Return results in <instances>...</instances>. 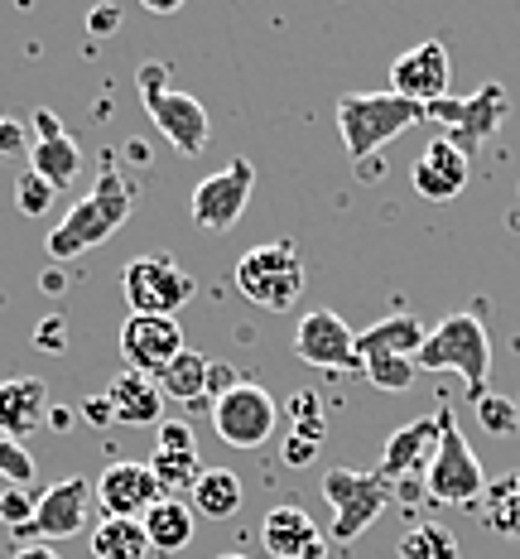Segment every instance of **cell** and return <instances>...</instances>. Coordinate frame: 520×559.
Wrapping results in <instances>:
<instances>
[{"mask_svg": "<svg viewBox=\"0 0 520 559\" xmlns=\"http://www.w3.org/2000/svg\"><path fill=\"white\" fill-rule=\"evenodd\" d=\"M131 213H135V183L125 179L116 165H107L101 169V179H97V189H92L87 198H77V203L58 217V227L49 231L44 251H49L53 265L77 261V255L97 251L101 241H111L116 231L125 227V217Z\"/></svg>", "mask_w": 520, "mask_h": 559, "instance_id": "obj_1", "label": "cell"}, {"mask_svg": "<svg viewBox=\"0 0 520 559\" xmlns=\"http://www.w3.org/2000/svg\"><path fill=\"white\" fill-rule=\"evenodd\" d=\"M420 121H430V111L396 97V92H347L338 102V131H342V145H347V155H352V165H366L386 140L404 135Z\"/></svg>", "mask_w": 520, "mask_h": 559, "instance_id": "obj_2", "label": "cell"}, {"mask_svg": "<svg viewBox=\"0 0 520 559\" xmlns=\"http://www.w3.org/2000/svg\"><path fill=\"white\" fill-rule=\"evenodd\" d=\"M414 367L420 371H458L468 381V391L487 395V377H492V337L482 329L477 313H454L438 329L424 337V347L414 353Z\"/></svg>", "mask_w": 520, "mask_h": 559, "instance_id": "obj_3", "label": "cell"}, {"mask_svg": "<svg viewBox=\"0 0 520 559\" xmlns=\"http://www.w3.org/2000/svg\"><path fill=\"white\" fill-rule=\"evenodd\" d=\"M135 87H141V102H145L149 121H155V131L165 135L183 159L203 155L207 140H213V121H207L203 102L189 97V92H173L165 63H145L141 73H135Z\"/></svg>", "mask_w": 520, "mask_h": 559, "instance_id": "obj_4", "label": "cell"}, {"mask_svg": "<svg viewBox=\"0 0 520 559\" xmlns=\"http://www.w3.org/2000/svg\"><path fill=\"white\" fill-rule=\"evenodd\" d=\"M304 255L294 241H261L237 261V289L265 313H285L304 295Z\"/></svg>", "mask_w": 520, "mask_h": 559, "instance_id": "obj_5", "label": "cell"}, {"mask_svg": "<svg viewBox=\"0 0 520 559\" xmlns=\"http://www.w3.org/2000/svg\"><path fill=\"white\" fill-rule=\"evenodd\" d=\"M438 419H444V435H438V449H434V463L424 473V497L430 502H444V507H477L482 492H487V477H482V463L472 444L462 439V429L454 425V411L438 405Z\"/></svg>", "mask_w": 520, "mask_h": 559, "instance_id": "obj_6", "label": "cell"}, {"mask_svg": "<svg viewBox=\"0 0 520 559\" xmlns=\"http://www.w3.org/2000/svg\"><path fill=\"white\" fill-rule=\"evenodd\" d=\"M323 497H328V507H332V540L352 545L362 531L376 526L380 511L396 502V487H390L376 468L372 473L328 468L323 473Z\"/></svg>", "mask_w": 520, "mask_h": 559, "instance_id": "obj_7", "label": "cell"}, {"mask_svg": "<svg viewBox=\"0 0 520 559\" xmlns=\"http://www.w3.org/2000/svg\"><path fill=\"white\" fill-rule=\"evenodd\" d=\"M121 289L131 313H155V319H173L183 305L193 299V275L173 261L169 251H149L125 261L121 271Z\"/></svg>", "mask_w": 520, "mask_h": 559, "instance_id": "obj_8", "label": "cell"}, {"mask_svg": "<svg viewBox=\"0 0 520 559\" xmlns=\"http://www.w3.org/2000/svg\"><path fill=\"white\" fill-rule=\"evenodd\" d=\"M275 425H280V405H275V395L265 386H256V381H241L237 391H227L222 401H213V429L231 449L270 444Z\"/></svg>", "mask_w": 520, "mask_h": 559, "instance_id": "obj_9", "label": "cell"}, {"mask_svg": "<svg viewBox=\"0 0 520 559\" xmlns=\"http://www.w3.org/2000/svg\"><path fill=\"white\" fill-rule=\"evenodd\" d=\"M251 193H256V165L251 159H231L227 169L207 174V179L193 189L189 198V217L198 231H227L241 223V213H246Z\"/></svg>", "mask_w": 520, "mask_h": 559, "instance_id": "obj_10", "label": "cell"}, {"mask_svg": "<svg viewBox=\"0 0 520 559\" xmlns=\"http://www.w3.org/2000/svg\"><path fill=\"white\" fill-rule=\"evenodd\" d=\"M430 116L448 126V140H454L462 155H472V150H477L482 140H487L496 126L511 116V97H506L496 83H487V87H477V97H462V102L444 97V102H434Z\"/></svg>", "mask_w": 520, "mask_h": 559, "instance_id": "obj_11", "label": "cell"}, {"mask_svg": "<svg viewBox=\"0 0 520 559\" xmlns=\"http://www.w3.org/2000/svg\"><path fill=\"white\" fill-rule=\"evenodd\" d=\"M294 353L299 362L318 367V371H362L356 357V333L347 329L332 309H309L294 329Z\"/></svg>", "mask_w": 520, "mask_h": 559, "instance_id": "obj_12", "label": "cell"}, {"mask_svg": "<svg viewBox=\"0 0 520 559\" xmlns=\"http://www.w3.org/2000/svg\"><path fill=\"white\" fill-rule=\"evenodd\" d=\"M448 78H454V63H448V49L438 39L414 44V49H404L396 63H390V92L424 111L448 97Z\"/></svg>", "mask_w": 520, "mask_h": 559, "instance_id": "obj_13", "label": "cell"}, {"mask_svg": "<svg viewBox=\"0 0 520 559\" xmlns=\"http://www.w3.org/2000/svg\"><path fill=\"white\" fill-rule=\"evenodd\" d=\"M183 329L179 319H155V313H131V319L121 323V357L131 371H141V377L155 381L159 371H165L173 357L183 353Z\"/></svg>", "mask_w": 520, "mask_h": 559, "instance_id": "obj_14", "label": "cell"}, {"mask_svg": "<svg viewBox=\"0 0 520 559\" xmlns=\"http://www.w3.org/2000/svg\"><path fill=\"white\" fill-rule=\"evenodd\" d=\"M159 497L165 492H159L149 463H107V473L92 483V502L111 521H141Z\"/></svg>", "mask_w": 520, "mask_h": 559, "instance_id": "obj_15", "label": "cell"}, {"mask_svg": "<svg viewBox=\"0 0 520 559\" xmlns=\"http://www.w3.org/2000/svg\"><path fill=\"white\" fill-rule=\"evenodd\" d=\"M438 435H444V419L438 415H420V419H410V425H400L396 435L386 439V449H380L376 473L386 477L390 487H404L414 473H430Z\"/></svg>", "mask_w": 520, "mask_h": 559, "instance_id": "obj_16", "label": "cell"}, {"mask_svg": "<svg viewBox=\"0 0 520 559\" xmlns=\"http://www.w3.org/2000/svg\"><path fill=\"white\" fill-rule=\"evenodd\" d=\"M34 126H39V140H34V150H29V169L39 174L53 193L73 189V179L83 174V145L58 126V116L49 107L34 111Z\"/></svg>", "mask_w": 520, "mask_h": 559, "instance_id": "obj_17", "label": "cell"}, {"mask_svg": "<svg viewBox=\"0 0 520 559\" xmlns=\"http://www.w3.org/2000/svg\"><path fill=\"white\" fill-rule=\"evenodd\" d=\"M468 179H472V159L462 155L448 135L434 140V145H424L420 159H414V169H410L414 193L430 198V203H454V198L468 189Z\"/></svg>", "mask_w": 520, "mask_h": 559, "instance_id": "obj_18", "label": "cell"}, {"mask_svg": "<svg viewBox=\"0 0 520 559\" xmlns=\"http://www.w3.org/2000/svg\"><path fill=\"white\" fill-rule=\"evenodd\" d=\"M97 507L92 502V483L87 477H58L49 492L39 497L34 507V535L39 540H63V535H77L87 526V511Z\"/></svg>", "mask_w": 520, "mask_h": 559, "instance_id": "obj_19", "label": "cell"}, {"mask_svg": "<svg viewBox=\"0 0 520 559\" xmlns=\"http://www.w3.org/2000/svg\"><path fill=\"white\" fill-rule=\"evenodd\" d=\"M261 545L270 550V559H323V550H328V540L318 535L314 516H309L304 507H294V502L265 511Z\"/></svg>", "mask_w": 520, "mask_h": 559, "instance_id": "obj_20", "label": "cell"}, {"mask_svg": "<svg viewBox=\"0 0 520 559\" xmlns=\"http://www.w3.org/2000/svg\"><path fill=\"white\" fill-rule=\"evenodd\" d=\"M49 419V381L44 377H10L0 381V435L25 439Z\"/></svg>", "mask_w": 520, "mask_h": 559, "instance_id": "obj_21", "label": "cell"}, {"mask_svg": "<svg viewBox=\"0 0 520 559\" xmlns=\"http://www.w3.org/2000/svg\"><path fill=\"white\" fill-rule=\"evenodd\" d=\"M107 401H111L116 419L131 429L165 425V395H159V386L149 377H141V371H121V377L107 386Z\"/></svg>", "mask_w": 520, "mask_h": 559, "instance_id": "obj_22", "label": "cell"}, {"mask_svg": "<svg viewBox=\"0 0 520 559\" xmlns=\"http://www.w3.org/2000/svg\"><path fill=\"white\" fill-rule=\"evenodd\" d=\"M145 540L155 555H183L193 545V526H198V511L189 502H173V497H159L155 507L141 516Z\"/></svg>", "mask_w": 520, "mask_h": 559, "instance_id": "obj_23", "label": "cell"}, {"mask_svg": "<svg viewBox=\"0 0 520 559\" xmlns=\"http://www.w3.org/2000/svg\"><path fill=\"white\" fill-rule=\"evenodd\" d=\"M424 337H430V329L414 313H396V319H380L366 333H356V357L362 362H372V357H414L424 347Z\"/></svg>", "mask_w": 520, "mask_h": 559, "instance_id": "obj_24", "label": "cell"}, {"mask_svg": "<svg viewBox=\"0 0 520 559\" xmlns=\"http://www.w3.org/2000/svg\"><path fill=\"white\" fill-rule=\"evenodd\" d=\"M207 357L193 353V347H183L173 362L155 377V386L165 401H179V405H207Z\"/></svg>", "mask_w": 520, "mask_h": 559, "instance_id": "obj_25", "label": "cell"}, {"mask_svg": "<svg viewBox=\"0 0 520 559\" xmlns=\"http://www.w3.org/2000/svg\"><path fill=\"white\" fill-rule=\"evenodd\" d=\"M193 511L207 521H227V516H237L241 511V477L231 473V468H203V477L193 483Z\"/></svg>", "mask_w": 520, "mask_h": 559, "instance_id": "obj_26", "label": "cell"}, {"mask_svg": "<svg viewBox=\"0 0 520 559\" xmlns=\"http://www.w3.org/2000/svg\"><path fill=\"white\" fill-rule=\"evenodd\" d=\"M477 516L487 531L506 535V540H520V473H506V477H496V483H487V492H482V502H477Z\"/></svg>", "mask_w": 520, "mask_h": 559, "instance_id": "obj_27", "label": "cell"}, {"mask_svg": "<svg viewBox=\"0 0 520 559\" xmlns=\"http://www.w3.org/2000/svg\"><path fill=\"white\" fill-rule=\"evenodd\" d=\"M87 545H92V559H149L155 555L141 521H111V516L97 521Z\"/></svg>", "mask_w": 520, "mask_h": 559, "instance_id": "obj_28", "label": "cell"}, {"mask_svg": "<svg viewBox=\"0 0 520 559\" xmlns=\"http://www.w3.org/2000/svg\"><path fill=\"white\" fill-rule=\"evenodd\" d=\"M396 555L400 559H458V535L448 531V526H410L400 535V545H396Z\"/></svg>", "mask_w": 520, "mask_h": 559, "instance_id": "obj_29", "label": "cell"}, {"mask_svg": "<svg viewBox=\"0 0 520 559\" xmlns=\"http://www.w3.org/2000/svg\"><path fill=\"white\" fill-rule=\"evenodd\" d=\"M149 473H155V483H159L165 497L193 492V483L203 477L198 453H159V449H155V459H149Z\"/></svg>", "mask_w": 520, "mask_h": 559, "instance_id": "obj_30", "label": "cell"}, {"mask_svg": "<svg viewBox=\"0 0 520 559\" xmlns=\"http://www.w3.org/2000/svg\"><path fill=\"white\" fill-rule=\"evenodd\" d=\"M362 371L376 391H410L414 377H420L414 357H372V362H362Z\"/></svg>", "mask_w": 520, "mask_h": 559, "instance_id": "obj_31", "label": "cell"}, {"mask_svg": "<svg viewBox=\"0 0 520 559\" xmlns=\"http://www.w3.org/2000/svg\"><path fill=\"white\" fill-rule=\"evenodd\" d=\"M289 419H294V435L309 439V444H323V435H328V419H323V405L314 391L289 395Z\"/></svg>", "mask_w": 520, "mask_h": 559, "instance_id": "obj_32", "label": "cell"}, {"mask_svg": "<svg viewBox=\"0 0 520 559\" xmlns=\"http://www.w3.org/2000/svg\"><path fill=\"white\" fill-rule=\"evenodd\" d=\"M0 477H5L10 487H29L34 477H39L34 453L25 444H15V439H5V435H0Z\"/></svg>", "mask_w": 520, "mask_h": 559, "instance_id": "obj_33", "label": "cell"}, {"mask_svg": "<svg viewBox=\"0 0 520 559\" xmlns=\"http://www.w3.org/2000/svg\"><path fill=\"white\" fill-rule=\"evenodd\" d=\"M15 207H20L25 217H44V213L53 207V189H49V183H44L34 169H25V174L15 179Z\"/></svg>", "mask_w": 520, "mask_h": 559, "instance_id": "obj_34", "label": "cell"}, {"mask_svg": "<svg viewBox=\"0 0 520 559\" xmlns=\"http://www.w3.org/2000/svg\"><path fill=\"white\" fill-rule=\"evenodd\" d=\"M34 497H29V487H5V492H0V521H5L10 531H29L34 526Z\"/></svg>", "mask_w": 520, "mask_h": 559, "instance_id": "obj_35", "label": "cell"}, {"mask_svg": "<svg viewBox=\"0 0 520 559\" xmlns=\"http://www.w3.org/2000/svg\"><path fill=\"white\" fill-rule=\"evenodd\" d=\"M477 419H482V425H487V435H516V405L511 401H506V395H482V401H477Z\"/></svg>", "mask_w": 520, "mask_h": 559, "instance_id": "obj_36", "label": "cell"}, {"mask_svg": "<svg viewBox=\"0 0 520 559\" xmlns=\"http://www.w3.org/2000/svg\"><path fill=\"white\" fill-rule=\"evenodd\" d=\"M34 347H39V353H49V357H63L68 347H73V337H68V319H63V313H49V319L34 323Z\"/></svg>", "mask_w": 520, "mask_h": 559, "instance_id": "obj_37", "label": "cell"}, {"mask_svg": "<svg viewBox=\"0 0 520 559\" xmlns=\"http://www.w3.org/2000/svg\"><path fill=\"white\" fill-rule=\"evenodd\" d=\"M155 439H159V453H198V435H193L189 419H165L155 429Z\"/></svg>", "mask_w": 520, "mask_h": 559, "instance_id": "obj_38", "label": "cell"}, {"mask_svg": "<svg viewBox=\"0 0 520 559\" xmlns=\"http://www.w3.org/2000/svg\"><path fill=\"white\" fill-rule=\"evenodd\" d=\"M15 155H29V126L20 121H0V159H15Z\"/></svg>", "mask_w": 520, "mask_h": 559, "instance_id": "obj_39", "label": "cell"}, {"mask_svg": "<svg viewBox=\"0 0 520 559\" xmlns=\"http://www.w3.org/2000/svg\"><path fill=\"white\" fill-rule=\"evenodd\" d=\"M237 386H241L237 367H227V362H213V367H207V401H222V395L237 391Z\"/></svg>", "mask_w": 520, "mask_h": 559, "instance_id": "obj_40", "label": "cell"}, {"mask_svg": "<svg viewBox=\"0 0 520 559\" xmlns=\"http://www.w3.org/2000/svg\"><path fill=\"white\" fill-rule=\"evenodd\" d=\"M280 453H285V463H289V468H309V463H314V459H318V444H309V439L289 435Z\"/></svg>", "mask_w": 520, "mask_h": 559, "instance_id": "obj_41", "label": "cell"}, {"mask_svg": "<svg viewBox=\"0 0 520 559\" xmlns=\"http://www.w3.org/2000/svg\"><path fill=\"white\" fill-rule=\"evenodd\" d=\"M111 29H121V10H116V5H97L87 15V34H111Z\"/></svg>", "mask_w": 520, "mask_h": 559, "instance_id": "obj_42", "label": "cell"}, {"mask_svg": "<svg viewBox=\"0 0 520 559\" xmlns=\"http://www.w3.org/2000/svg\"><path fill=\"white\" fill-rule=\"evenodd\" d=\"M83 419H87V425H111V419H116V411H111V401H107V391H101V395H92V401H83Z\"/></svg>", "mask_w": 520, "mask_h": 559, "instance_id": "obj_43", "label": "cell"}, {"mask_svg": "<svg viewBox=\"0 0 520 559\" xmlns=\"http://www.w3.org/2000/svg\"><path fill=\"white\" fill-rule=\"evenodd\" d=\"M49 429L53 435H68V429H73V411H68V405H49Z\"/></svg>", "mask_w": 520, "mask_h": 559, "instance_id": "obj_44", "label": "cell"}, {"mask_svg": "<svg viewBox=\"0 0 520 559\" xmlns=\"http://www.w3.org/2000/svg\"><path fill=\"white\" fill-rule=\"evenodd\" d=\"M39 285H44V295H63L68 275H63V271H58V265H49V271H44V280H39Z\"/></svg>", "mask_w": 520, "mask_h": 559, "instance_id": "obj_45", "label": "cell"}, {"mask_svg": "<svg viewBox=\"0 0 520 559\" xmlns=\"http://www.w3.org/2000/svg\"><path fill=\"white\" fill-rule=\"evenodd\" d=\"M15 559H63V555H58L53 545H20Z\"/></svg>", "mask_w": 520, "mask_h": 559, "instance_id": "obj_46", "label": "cell"}, {"mask_svg": "<svg viewBox=\"0 0 520 559\" xmlns=\"http://www.w3.org/2000/svg\"><path fill=\"white\" fill-rule=\"evenodd\" d=\"M145 10H149V15H173V10H179V0H145Z\"/></svg>", "mask_w": 520, "mask_h": 559, "instance_id": "obj_47", "label": "cell"}, {"mask_svg": "<svg viewBox=\"0 0 520 559\" xmlns=\"http://www.w3.org/2000/svg\"><path fill=\"white\" fill-rule=\"evenodd\" d=\"M217 559H246V555H237V550H231V555H217Z\"/></svg>", "mask_w": 520, "mask_h": 559, "instance_id": "obj_48", "label": "cell"}, {"mask_svg": "<svg viewBox=\"0 0 520 559\" xmlns=\"http://www.w3.org/2000/svg\"><path fill=\"white\" fill-rule=\"evenodd\" d=\"M0 121H5V116H0Z\"/></svg>", "mask_w": 520, "mask_h": 559, "instance_id": "obj_49", "label": "cell"}]
</instances>
